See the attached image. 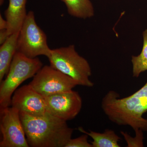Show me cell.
Wrapping results in <instances>:
<instances>
[{"instance_id":"obj_1","label":"cell","mask_w":147,"mask_h":147,"mask_svg":"<svg viewBox=\"0 0 147 147\" xmlns=\"http://www.w3.org/2000/svg\"><path fill=\"white\" fill-rule=\"evenodd\" d=\"M110 90L102 98L101 108L110 121L119 125H128L134 130L147 131V82L133 94L123 98Z\"/></svg>"},{"instance_id":"obj_2","label":"cell","mask_w":147,"mask_h":147,"mask_svg":"<svg viewBox=\"0 0 147 147\" xmlns=\"http://www.w3.org/2000/svg\"><path fill=\"white\" fill-rule=\"evenodd\" d=\"M20 115L30 147H65L71 139L74 129L49 113L34 116L20 112Z\"/></svg>"},{"instance_id":"obj_3","label":"cell","mask_w":147,"mask_h":147,"mask_svg":"<svg viewBox=\"0 0 147 147\" xmlns=\"http://www.w3.org/2000/svg\"><path fill=\"white\" fill-rule=\"evenodd\" d=\"M42 67L38 58H29L16 52L5 79L0 83V110L11 106L14 92L27 79L34 77Z\"/></svg>"},{"instance_id":"obj_4","label":"cell","mask_w":147,"mask_h":147,"mask_svg":"<svg viewBox=\"0 0 147 147\" xmlns=\"http://www.w3.org/2000/svg\"><path fill=\"white\" fill-rule=\"evenodd\" d=\"M50 65L78 82L79 85L92 87L90 80L92 69L86 59L80 56L73 45L53 49L48 58Z\"/></svg>"},{"instance_id":"obj_5","label":"cell","mask_w":147,"mask_h":147,"mask_svg":"<svg viewBox=\"0 0 147 147\" xmlns=\"http://www.w3.org/2000/svg\"><path fill=\"white\" fill-rule=\"evenodd\" d=\"M51 51L47 44V36L37 24L34 12L30 11L19 31L17 52L29 58L43 55L48 58Z\"/></svg>"},{"instance_id":"obj_6","label":"cell","mask_w":147,"mask_h":147,"mask_svg":"<svg viewBox=\"0 0 147 147\" xmlns=\"http://www.w3.org/2000/svg\"><path fill=\"white\" fill-rule=\"evenodd\" d=\"M29 85L45 98L71 90L79 84L51 66L45 65L37 72Z\"/></svg>"},{"instance_id":"obj_7","label":"cell","mask_w":147,"mask_h":147,"mask_svg":"<svg viewBox=\"0 0 147 147\" xmlns=\"http://www.w3.org/2000/svg\"><path fill=\"white\" fill-rule=\"evenodd\" d=\"M0 114L2 134L0 147H30L21 122L20 111L9 106L0 110Z\"/></svg>"},{"instance_id":"obj_8","label":"cell","mask_w":147,"mask_h":147,"mask_svg":"<svg viewBox=\"0 0 147 147\" xmlns=\"http://www.w3.org/2000/svg\"><path fill=\"white\" fill-rule=\"evenodd\" d=\"M44 98L47 113L66 121L75 118L82 109V97L73 90Z\"/></svg>"},{"instance_id":"obj_9","label":"cell","mask_w":147,"mask_h":147,"mask_svg":"<svg viewBox=\"0 0 147 147\" xmlns=\"http://www.w3.org/2000/svg\"><path fill=\"white\" fill-rule=\"evenodd\" d=\"M11 106L32 116L44 115L48 113L44 97L29 84L20 87L14 92Z\"/></svg>"},{"instance_id":"obj_10","label":"cell","mask_w":147,"mask_h":147,"mask_svg":"<svg viewBox=\"0 0 147 147\" xmlns=\"http://www.w3.org/2000/svg\"><path fill=\"white\" fill-rule=\"evenodd\" d=\"M9 4L4 12L7 22V31L9 36L20 31L28 13L27 0H8Z\"/></svg>"},{"instance_id":"obj_11","label":"cell","mask_w":147,"mask_h":147,"mask_svg":"<svg viewBox=\"0 0 147 147\" xmlns=\"http://www.w3.org/2000/svg\"><path fill=\"white\" fill-rule=\"evenodd\" d=\"M19 31L10 35L0 47V83L8 73L13 57L17 52Z\"/></svg>"},{"instance_id":"obj_12","label":"cell","mask_w":147,"mask_h":147,"mask_svg":"<svg viewBox=\"0 0 147 147\" xmlns=\"http://www.w3.org/2000/svg\"><path fill=\"white\" fill-rule=\"evenodd\" d=\"M80 132L88 134L93 141L91 142L92 147H120L118 142L121 139L112 129H106L102 133L96 132L89 130L86 131L83 127L78 128Z\"/></svg>"},{"instance_id":"obj_13","label":"cell","mask_w":147,"mask_h":147,"mask_svg":"<svg viewBox=\"0 0 147 147\" xmlns=\"http://www.w3.org/2000/svg\"><path fill=\"white\" fill-rule=\"evenodd\" d=\"M65 4L69 14L76 18L87 19L93 17L94 10L90 0H61Z\"/></svg>"},{"instance_id":"obj_14","label":"cell","mask_w":147,"mask_h":147,"mask_svg":"<svg viewBox=\"0 0 147 147\" xmlns=\"http://www.w3.org/2000/svg\"><path fill=\"white\" fill-rule=\"evenodd\" d=\"M143 46L139 55L131 57L132 76L138 78L140 74L147 70V29L143 33Z\"/></svg>"},{"instance_id":"obj_15","label":"cell","mask_w":147,"mask_h":147,"mask_svg":"<svg viewBox=\"0 0 147 147\" xmlns=\"http://www.w3.org/2000/svg\"><path fill=\"white\" fill-rule=\"evenodd\" d=\"M135 131V136L131 137L127 132L121 131V134L123 136L124 139L127 143V147H143L144 144V133L143 130L141 129H137Z\"/></svg>"},{"instance_id":"obj_16","label":"cell","mask_w":147,"mask_h":147,"mask_svg":"<svg viewBox=\"0 0 147 147\" xmlns=\"http://www.w3.org/2000/svg\"><path fill=\"white\" fill-rule=\"evenodd\" d=\"M88 134H84L75 139H71L65 147H92V144L88 141Z\"/></svg>"},{"instance_id":"obj_17","label":"cell","mask_w":147,"mask_h":147,"mask_svg":"<svg viewBox=\"0 0 147 147\" xmlns=\"http://www.w3.org/2000/svg\"><path fill=\"white\" fill-rule=\"evenodd\" d=\"M9 36L7 29L0 30V44L2 45L5 42Z\"/></svg>"},{"instance_id":"obj_18","label":"cell","mask_w":147,"mask_h":147,"mask_svg":"<svg viewBox=\"0 0 147 147\" xmlns=\"http://www.w3.org/2000/svg\"><path fill=\"white\" fill-rule=\"evenodd\" d=\"M7 21L3 18L1 14H0V30L7 29Z\"/></svg>"},{"instance_id":"obj_19","label":"cell","mask_w":147,"mask_h":147,"mask_svg":"<svg viewBox=\"0 0 147 147\" xmlns=\"http://www.w3.org/2000/svg\"><path fill=\"white\" fill-rule=\"evenodd\" d=\"M4 1V0H0V4H1V5H2L3 4V3Z\"/></svg>"}]
</instances>
